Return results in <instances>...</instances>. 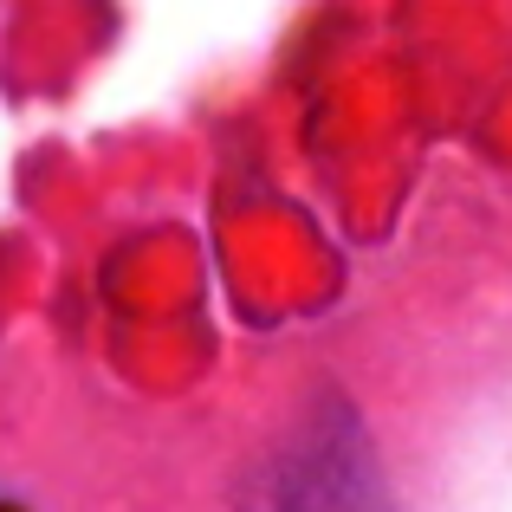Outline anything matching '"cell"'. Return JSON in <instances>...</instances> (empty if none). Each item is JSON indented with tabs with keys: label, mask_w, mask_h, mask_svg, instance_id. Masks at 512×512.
<instances>
[{
	"label": "cell",
	"mask_w": 512,
	"mask_h": 512,
	"mask_svg": "<svg viewBox=\"0 0 512 512\" xmlns=\"http://www.w3.org/2000/svg\"><path fill=\"white\" fill-rule=\"evenodd\" d=\"M253 512H396L376 454L350 415H312L273 461L260 467Z\"/></svg>",
	"instance_id": "obj_1"
}]
</instances>
